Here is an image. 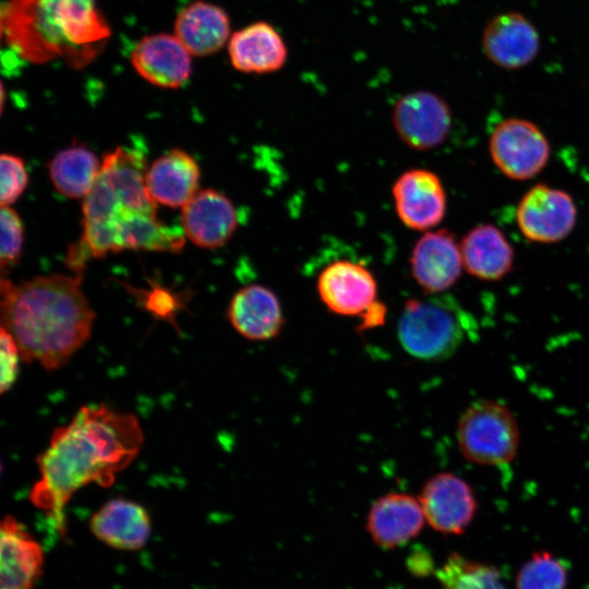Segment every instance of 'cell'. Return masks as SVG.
I'll use <instances>...</instances> for the list:
<instances>
[{
  "label": "cell",
  "mask_w": 589,
  "mask_h": 589,
  "mask_svg": "<svg viewBox=\"0 0 589 589\" xmlns=\"http://www.w3.org/2000/svg\"><path fill=\"white\" fill-rule=\"evenodd\" d=\"M144 155L117 147L101 163L99 176L83 202L82 239L93 249H104L121 231L156 213L146 187Z\"/></svg>",
  "instance_id": "4"
},
{
  "label": "cell",
  "mask_w": 589,
  "mask_h": 589,
  "mask_svg": "<svg viewBox=\"0 0 589 589\" xmlns=\"http://www.w3.org/2000/svg\"><path fill=\"white\" fill-rule=\"evenodd\" d=\"M228 55L237 71L268 74L279 71L286 64L288 49L275 26L257 21L230 36Z\"/></svg>",
  "instance_id": "20"
},
{
  "label": "cell",
  "mask_w": 589,
  "mask_h": 589,
  "mask_svg": "<svg viewBox=\"0 0 589 589\" xmlns=\"http://www.w3.org/2000/svg\"><path fill=\"white\" fill-rule=\"evenodd\" d=\"M360 328H370L377 326L384 322L385 306L376 301L363 315Z\"/></svg>",
  "instance_id": "32"
},
{
  "label": "cell",
  "mask_w": 589,
  "mask_h": 589,
  "mask_svg": "<svg viewBox=\"0 0 589 589\" xmlns=\"http://www.w3.org/2000/svg\"><path fill=\"white\" fill-rule=\"evenodd\" d=\"M227 315L241 336L256 341L275 338L285 321L278 297L262 285H250L238 290L230 300Z\"/></svg>",
  "instance_id": "21"
},
{
  "label": "cell",
  "mask_w": 589,
  "mask_h": 589,
  "mask_svg": "<svg viewBox=\"0 0 589 589\" xmlns=\"http://www.w3.org/2000/svg\"><path fill=\"white\" fill-rule=\"evenodd\" d=\"M0 589H34L44 567V549L13 516L0 527Z\"/></svg>",
  "instance_id": "17"
},
{
  "label": "cell",
  "mask_w": 589,
  "mask_h": 589,
  "mask_svg": "<svg viewBox=\"0 0 589 589\" xmlns=\"http://www.w3.org/2000/svg\"><path fill=\"white\" fill-rule=\"evenodd\" d=\"M184 236L205 249L223 247L238 227V214L231 200L214 189L199 191L183 207Z\"/></svg>",
  "instance_id": "15"
},
{
  "label": "cell",
  "mask_w": 589,
  "mask_h": 589,
  "mask_svg": "<svg viewBox=\"0 0 589 589\" xmlns=\"http://www.w3.org/2000/svg\"><path fill=\"white\" fill-rule=\"evenodd\" d=\"M436 576L442 589H506L496 567L457 553L448 556Z\"/></svg>",
  "instance_id": "26"
},
{
  "label": "cell",
  "mask_w": 589,
  "mask_h": 589,
  "mask_svg": "<svg viewBox=\"0 0 589 589\" xmlns=\"http://www.w3.org/2000/svg\"><path fill=\"white\" fill-rule=\"evenodd\" d=\"M457 441L469 461L501 467L516 457L520 434L507 407L494 400H477L459 419Z\"/></svg>",
  "instance_id": "6"
},
{
  "label": "cell",
  "mask_w": 589,
  "mask_h": 589,
  "mask_svg": "<svg viewBox=\"0 0 589 589\" xmlns=\"http://www.w3.org/2000/svg\"><path fill=\"white\" fill-rule=\"evenodd\" d=\"M9 9V32L17 31V46L29 56H63L70 61H87L110 28L95 0H13Z\"/></svg>",
  "instance_id": "3"
},
{
  "label": "cell",
  "mask_w": 589,
  "mask_h": 589,
  "mask_svg": "<svg viewBox=\"0 0 589 589\" xmlns=\"http://www.w3.org/2000/svg\"><path fill=\"white\" fill-rule=\"evenodd\" d=\"M0 392L1 394H4L16 381L19 374V361L22 357L14 338L2 327L0 329Z\"/></svg>",
  "instance_id": "30"
},
{
  "label": "cell",
  "mask_w": 589,
  "mask_h": 589,
  "mask_svg": "<svg viewBox=\"0 0 589 589\" xmlns=\"http://www.w3.org/2000/svg\"><path fill=\"white\" fill-rule=\"evenodd\" d=\"M316 289L324 305L333 313L362 316L377 300V284L362 264L335 261L320 273Z\"/></svg>",
  "instance_id": "12"
},
{
  "label": "cell",
  "mask_w": 589,
  "mask_h": 589,
  "mask_svg": "<svg viewBox=\"0 0 589 589\" xmlns=\"http://www.w3.org/2000/svg\"><path fill=\"white\" fill-rule=\"evenodd\" d=\"M392 194L398 218L410 229H432L446 214L444 185L431 170L414 168L402 172L395 180Z\"/></svg>",
  "instance_id": "10"
},
{
  "label": "cell",
  "mask_w": 589,
  "mask_h": 589,
  "mask_svg": "<svg viewBox=\"0 0 589 589\" xmlns=\"http://www.w3.org/2000/svg\"><path fill=\"white\" fill-rule=\"evenodd\" d=\"M81 283L82 273L37 276L17 285L1 279V327L14 338L22 360L53 371L86 342L95 312Z\"/></svg>",
  "instance_id": "2"
},
{
  "label": "cell",
  "mask_w": 589,
  "mask_h": 589,
  "mask_svg": "<svg viewBox=\"0 0 589 589\" xmlns=\"http://www.w3.org/2000/svg\"><path fill=\"white\" fill-rule=\"evenodd\" d=\"M482 51L495 65L516 70L528 65L539 53L540 36L536 26L518 12H505L485 25Z\"/></svg>",
  "instance_id": "14"
},
{
  "label": "cell",
  "mask_w": 589,
  "mask_h": 589,
  "mask_svg": "<svg viewBox=\"0 0 589 589\" xmlns=\"http://www.w3.org/2000/svg\"><path fill=\"white\" fill-rule=\"evenodd\" d=\"M175 35L191 55L208 56L220 50L229 40L230 19L223 8L195 1L177 15Z\"/></svg>",
  "instance_id": "24"
},
{
  "label": "cell",
  "mask_w": 589,
  "mask_h": 589,
  "mask_svg": "<svg viewBox=\"0 0 589 589\" xmlns=\"http://www.w3.org/2000/svg\"><path fill=\"white\" fill-rule=\"evenodd\" d=\"M89 530L106 545L120 551H137L149 539L152 522L141 504L112 498L99 507L89 519Z\"/></svg>",
  "instance_id": "19"
},
{
  "label": "cell",
  "mask_w": 589,
  "mask_h": 589,
  "mask_svg": "<svg viewBox=\"0 0 589 589\" xmlns=\"http://www.w3.org/2000/svg\"><path fill=\"white\" fill-rule=\"evenodd\" d=\"M472 326L470 315L450 297L411 298L404 304L397 336L411 357L440 361L459 349Z\"/></svg>",
  "instance_id": "5"
},
{
  "label": "cell",
  "mask_w": 589,
  "mask_h": 589,
  "mask_svg": "<svg viewBox=\"0 0 589 589\" xmlns=\"http://www.w3.org/2000/svg\"><path fill=\"white\" fill-rule=\"evenodd\" d=\"M464 269L486 281L505 277L514 265V249L496 226L481 224L470 229L460 243Z\"/></svg>",
  "instance_id": "23"
},
{
  "label": "cell",
  "mask_w": 589,
  "mask_h": 589,
  "mask_svg": "<svg viewBox=\"0 0 589 589\" xmlns=\"http://www.w3.org/2000/svg\"><path fill=\"white\" fill-rule=\"evenodd\" d=\"M144 305L157 317L171 322L178 310L177 299L165 290H155L144 299Z\"/></svg>",
  "instance_id": "31"
},
{
  "label": "cell",
  "mask_w": 589,
  "mask_h": 589,
  "mask_svg": "<svg viewBox=\"0 0 589 589\" xmlns=\"http://www.w3.org/2000/svg\"><path fill=\"white\" fill-rule=\"evenodd\" d=\"M565 562L548 551L534 552L516 577V589H566Z\"/></svg>",
  "instance_id": "27"
},
{
  "label": "cell",
  "mask_w": 589,
  "mask_h": 589,
  "mask_svg": "<svg viewBox=\"0 0 589 589\" xmlns=\"http://www.w3.org/2000/svg\"><path fill=\"white\" fill-rule=\"evenodd\" d=\"M516 220L522 236L539 243L565 239L577 223V207L565 191L540 183L518 203Z\"/></svg>",
  "instance_id": "9"
},
{
  "label": "cell",
  "mask_w": 589,
  "mask_h": 589,
  "mask_svg": "<svg viewBox=\"0 0 589 589\" xmlns=\"http://www.w3.org/2000/svg\"><path fill=\"white\" fill-rule=\"evenodd\" d=\"M200 167L187 152L170 149L155 159L146 170V187L155 203L183 207L197 192Z\"/></svg>",
  "instance_id": "22"
},
{
  "label": "cell",
  "mask_w": 589,
  "mask_h": 589,
  "mask_svg": "<svg viewBox=\"0 0 589 589\" xmlns=\"http://www.w3.org/2000/svg\"><path fill=\"white\" fill-rule=\"evenodd\" d=\"M392 120L397 135L408 147L429 151L446 140L453 118L448 104L440 95L417 89L395 103Z\"/></svg>",
  "instance_id": "8"
},
{
  "label": "cell",
  "mask_w": 589,
  "mask_h": 589,
  "mask_svg": "<svg viewBox=\"0 0 589 589\" xmlns=\"http://www.w3.org/2000/svg\"><path fill=\"white\" fill-rule=\"evenodd\" d=\"M424 514L419 498L390 492L377 498L366 518V530L372 540L384 549L405 545L423 528Z\"/></svg>",
  "instance_id": "18"
},
{
  "label": "cell",
  "mask_w": 589,
  "mask_h": 589,
  "mask_svg": "<svg viewBox=\"0 0 589 589\" xmlns=\"http://www.w3.org/2000/svg\"><path fill=\"white\" fill-rule=\"evenodd\" d=\"M0 226V262L5 267L15 264L22 254L23 224L14 209L1 206Z\"/></svg>",
  "instance_id": "29"
},
{
  "label": "cell",
  "mask_w": 589,
  "mask_h": 589,
  "mask_svg": "<svg viewBox=\"0 0 589 589\" xmlns=\"http://www.w3.org/2000/svg\"><path fill=\"white\" fill-rule=\"evenodd\" d=\"M409 263L413 279L429 294L450 288L464 268L460 244L446 229L428 231L420 237L411 250Z\"/></svg>",
  "instance_id": "13"
},
{
  "label": "cell",
  "mask_w": 589,
  "mask_h": 589,
  "mask_svg": "<svg viewBox=\"0 0 589 589\" xmlns=\"http://www.w3.org/2000/svg\"><path fill=\"white\" fill-rule=\"evenodd\" d=\"M190 52L176 35L143 37L133 48L131 63L151 84L164 88L183 85L191 74Z\"/></svg>",
  "instance_id": "16"
},
{
  "label": "cell",
  "mask_w": 589,
  "mask_h": 589,
  "mask_svg": "<svg viewBox=\"0 0 589 589\" xmlns=\"http://www.w3.org/2000/svg\"><path fill=\"white\" fill-rule=\"evenodd\" d=\"M0 173L1 206H10L17 201L27 187L28 176L25 163L16 155L2 154Z\"/></svg>",
  "instance_id": "28"
},
{
  "label": "cell",
  "mask_w": 589,
  "mask_h": 589,
  "mask_svg": "<svg viewBox=\"0 0 589 589\" xmlns=\"http://www.w3.org/2000/svg\"><path fill=\"white\" fill-rule=\"evenodd\" d=\"M489 151L494 165L513 180L536 177L550 159V144L533 122L509 118L495 127L490 135Z\"/></svg>",
  "instance_id": "7"
},
{
  "label": "cell",
  "mask_w": 589,
  "mask_h": 589,
  "mask_svg": "<svg viewBox=\"0 0 589 589\" xmlns=\"http://www.w3.org/2000/svg\"><path fill=\"white\" fill-rule=\"evenodd\" d=\"M419 501L428 524L445 534L462 533L477 513L470 485L450 472H440L423 485Z\"/></svg>",
  "instance_id": "11"
},
{
  "label": "cell",
  "mask_w": 589,
  "mask_h": 589,
  "mask_svg": "<svg viewBox=\"0 0 589 589\" xmlns=\"http://www.w3.org/2000/svg\"><path fill=\"white\" fill-rule=\"evenodd\" d=\"M101 169L98 157L86 146L75 144L58 152L48 164L56 191L69 199H85Z\"/></svg>",
  "instance_id": "25"
},
{
  "label": "cell",
  "mask_w": 589,
  "mask_h": 589,
  "mask_svg": "<svg viewBox=\"0 0 589 589\" xmlns=\"http://www.w3.org/2000/svg\"><path fill=\"white\" fill-rule=\"evenodd\" d=\"M143 441L134 414L105 405L80 408L68 424L53 431L37 457L39 478L29 501L64 533V508L73 494L91 483L110 486L139 455Z\"/></svg>",
  "instance_id": "1"
}]
</instances>
